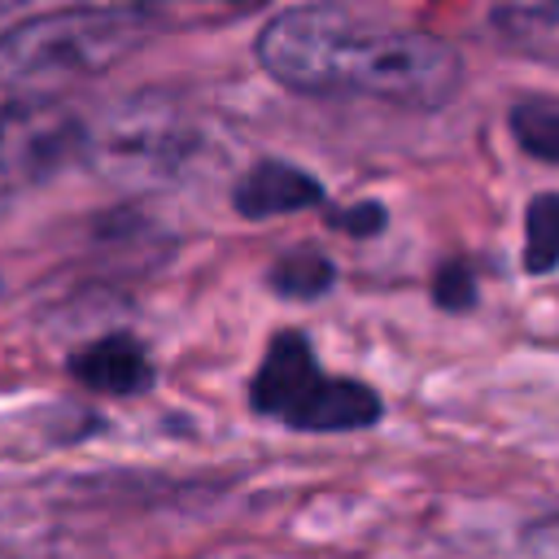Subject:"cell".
<instances>
[{"mask_svg": "<svg viewBox=\"0 0 559 559\" xmlns=\"http://www.w3.org/2000/svg\"><path fill=\"white\" fill-rule=\"evenodd\" d=\"M153 35V13L131 4H74L0 31V109L57 105L87 79L127 61Z\"/></svg>", "mask_w": 559, "mask_h": 559, "instance_id": "2", "label": "cell"}, {"mask_svg": "<svg viewBox=\"0 0 559 559\" xmlns=\"http://www.w3.org/2000/svg\"><path fill=\"white\" fill-rule=\"evenodd\" d=\"M271 288L280 297H319L336 284V266L332 258H323L319 249H297V253H284L275 266H271Z\"/></svg>", "mask_w": 559, "mask_h": 559, "instance_id": "10", "label": "cell"}, {"mask_svg": "<svg viewBox=\"0 0 559 559\" xmlns=\"http://www.w3.org/2000/svg\"><path fill=\"white\" fill-rule=\"evenodd\" d=\"M511 135L520 140V148L528 157H542V162L559 166V100L524 96L511 109Z\"/></svg>", "mask_w": 559, "mask_h": 559, "instance_id": "9", "label": "cell"}, {"mask_svg": "<svg viewBox=\"0 0 559 559\" xmlns=\"http://www.w3.org/2000/svg\"><path fill=\"white\" fill-rule=\"evenodd\" d=\"M70 376L96 393H144L153 384V358L135 336L114 332L83 345L70 358Z\"/></svg>", "mask_w": 559, "mask_h": 559, "instance_id": "6", "label": "cell"}, {"mask_svg": "<svg viewBox=\"0 0 559 559\" xmlns=\"http://www.w3.org/2000/svg\"><path fill=\"white\" fill-rule=\"evenodd\" d=\"M432 297H437V306H445V310H467V306L476 301V280H472V271H467L463 262H445V266L437 271Z\"/></svg>", "mask_w": 559, "mask_h": 559, "instance_id": "11", "label": "cell"}, {"mask_svg": "<svg viewBox=\"0 0 559 559\" xmlns=\"http://www.w3.org/2000/svg\"><path fill=\"white\" fill-rule=\"evenodd\" d=\"M249 406L301 432H354L384 415L380 393L362 380L328 376L301 332L271 336L249 384Z\"/></svg>", "mask_w": 559, "mask_h": 559, "instance_id": "3", "label": "cell"}, {"mask_svg": "<svg viewBox=\"0 0 559 559\" xmlns=\"http://www.w3.org/2000/svg\"><path fill=\"white\" fill-rule=\"evenodd\" d=\"M92 144L79 114L61 105L0 109V205L52 179Z\"/></svg>", "mask_w": 559, "mask_h": 559, "instance_id": "4", "label": "cell"}, {"mask_svg": "<svg viewBox=\"0 0 559 559\" xmlns=\"http://www.w3.org/2000/svg\"><path fill=\"white\" fill-rule=\"evenodd\" d=\"M319 201H323V183L310 170H301L293 162H280V157L253 162L231 188V205L245 218H280V214H293V210H310Z\"/></svg>", "mask_w": 559, "mask_h": 559, "instance_id": "5", "label": "cell"}, {"mask_svg": "<svg viewBox=\"0 0 559 559\" xmlns=\"http://www.w3.org/2000/svg\"><path fill=\"white\" fill-rule=\"evenodd\" d=\"M253 52L280 87L306 96L441 109L463 87V57L450 39L345 4L280 9Z\"/></svg>", "mask_w": 559, "mask_h": 559, "instance_id": "1", "label": "cell"}, {"mask_svg": "<svg viewBox=\"0 0 559 559\" xmlns=\"http://www.w3.org/2000/svg\"><path fill=\"white\" fill-rule=\"evenodd\" d=\"M498 44L533 61H559V4H502L489 13Z\"/></svg>", "mask_w": 559, "mask_h": 559, "instance_id": "7", "label": "cell"}, {"mask_svg": "<svg viewBox=\"0 0 559 559\" xmlns=\"http://www.w3.org/2000/svg\"><path fill=\"white\" fill-rule=\"evenodd\" d=\"M328 223L349 231V236H376L384 227V205L358 201V205H345V210H328Z\"/></svg>", "mask_w": 559, "mask_h": 559, "instance_id": "12", "label": "cell"}, {"mask_svg": "<svg viewBox=\"0 0 559 559\" xmlns=\"http://www.w3.org/2000/svg\"><path fill=\"white\" fill-rule=\"evenodd\" d=\"M559 266V192H542L524 214V271L546 275Z\"/></svg>", "mask_w": 559, "mask_h": 559, "instance_id": "8", "label": "cell"}]
</instances>
